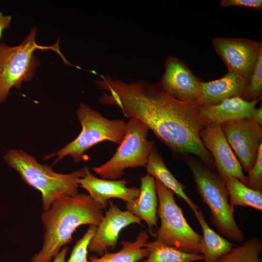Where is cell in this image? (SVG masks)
Segmentation results:
<instances>
[{
  "label": "cell",
  "instance_id": "1",
  "mask_svg": "<svg viewBox=\"0 0 262 262\" xmlns=\"http://www.w3.org/2000/svg\"><path fill=\"white\" fill-rule=\"evenodd\" d=\"M99 77L94 83L105 91L99 98L100 104L115 106L125 117L140 120L175 154L196 155L211 170L215 168L199 136L206 122L200 115L198 105L171 97L157 83L145 80L126 82L108 75Z\"/></svg>",
  "mask_w": 262,
  "mask_h": 262
},
{
  "label": "cell",
  "instance_id": "2",
  "mask_svg": "<svg viewBox=\"0 0 262 262\" xmlns=\"http://www.w3.org/2000/svg\"><path fill=\"white\" fill-rule=\"evenodd\" d=\"M103 209L89 194L62 196L41 215L44 232L41 249L31 262H51L62 248L73 240V234L84 225L98 226L102 220Z\"/></svg>",
  "mask_w": 262,
  "mask_h": 262
},
{
  "label": "cell",
  "instance_id": "3",
  "mask_svg": "<svg viewBox=\"0 0 262 262\" xmlns=\"http://www.w3.org/2000/svg\"><path fill=\"white\" fill-rule=\"evenodd\" d=\"M3 160L19 174L27 184L40 192L44 211L62 196L77 195L79 180L85 175L88 169L85 166L68 174L57 173L50 166L39 164L27 152L15 149L7 151Z\"/></svg>",
  "mask_w": 262,
  "mask_h": 262
},
{
  "label": "cell",
  "instance_id": "4",
  "mask_svg": "<svg viewBox=\"0 0 262 262\" xmlns=\"http://www.w3.org/2000/svg\"><path fill=\"white\" fill-rule=\"evenodd\" d=\"M185 161L193 176L196 191L210 209L211 222L224 237L231 241L242 242L245 235L234 216L227 188L218 175L202 162L186 157Z\"/></svg>",
  "mask_w": 262,
  "mask_h": 262
},
{
  "label": "cell",
  "instance_id": "5",
  "mask_svg": "<svg viewBox=\"0 0 262 262\" xmlns=\"http://www.w3.org/2000/svg\"><path fill=\"white\" fill-rule=\"evenodd\" d=\"M37 34V28L34 27L17 46L0 43V104L6 101L13 87L19 89L23 82L33 78L40 65L39 59L34 55L36 50H52L67 62L59 50L58 43L50 46L39 45L35 41Z\"/></svg>",
  "mask_w": 262,
  "mask_h": 262
},
{
  "label": "cell",
  "instance_id": "6",
  "mask_svg": "<svg viewBox=\"0 0 262 262\" xmlns=\"http://www.w3.org/2000/svg\"><path fill=\"white\" fill-rule=\"evenodd\" d=\"M76 114L82 126L78 136L57 152L46 156L44 160L56 157L52 165L66 156H70L75 163L85 160L86 151L104 141L120 144L126 132V122L118 119H109L100 113L81 103Z\"/></svg>",
  "mask_w": 262,
  "mask_h": 262
},
{
  "label": "cell",
  "instance_id": "7",
  "mask_svg": "<svg viewBox=\"0 0 262 262\" xmlns=\"http://www.w3.org/2000/svg\"><path fill=\"white\" fill-rule=\"evenodd\" d=\"M155 182L158 199L157 214L161 220L157 239L183 252L201 254L199 244L202 235L188 223L175 201L173 192L157 179H155Z\"/></svg>",
  "mask_w": 262,
  "mask_h": 262
},
{
  "label": "cell",
  "instance_id": "8",
  "mask_svg": "<svg viewBox=\"0 0 262 262\" xmlns=\"http://www.w3.org/2000/svg\"><path fill=\"white\" fill-rule=\"evenodd\" d=\"M149 129L140 120L129 119L124 137L114 155L92 170L102 179L117 180L126 169L145 166L154 143L148 140Z\"/></svg>",
  "mask_w": 262,
  "mask_h": 262
},
{
  "label": "cell",
  "instance_id": "9",
  "mask_svg": "<svg viewBox=\"0 0 262 262\" xmlns=\"http://www.w3.org/2000/svg\"><path fill=\"white\" fill-rule=\"evenodd\" d=\"M212 43L229 72L237 74L248 81L262 54V41L242 38L216 37Z\"/></svg>",
  "mask_w": 262,
  "mask_h": 262
},
{
  "label": "cell",
  "instance_id": "10",
  "mask_svg": "<svg viewBox=\"0 0 262 262\" xmlns=\"http://www.w3.org/2000/svg\"><path fill=\"white\" fill-rule=\"evenodd\" d=\"M221 126L243 169L248 173L262 143V126L252 119L244 118L222 123Z\"/></svg>",
  "mask_w": 262,
  "mask_h": 262
},
{
  "label": "cell",
  "instance_id": "11",
  "mask_svg": "<svg viewBox=\"0 0 262 262\" xmlns=\"http://www.w3.org/2000/svg\"><path fill=\"white\" fill-rule=\"evenodd\" d=\"M199 136L213 159L219 177H234L246 185V176L224 135L221 124L206 122L199 131Z\"/></svg>",
  "mask_w": 262,
  "mask_h": 262
},
{
  "label": "cell",
  "instance_id": "12",
  "mask_svg": "<svg viewBox=\"0 0 262 262\" xmlns=\"http://www.w3.org/2000/svg\"><path fill=\"white\" fill-rule=\"evenodd\" d=\"M202 82L181 60L169 56L158 85L166 94L181 101L196 104L200 96Z\"/></svg>",
  "mask_w": 262,
  "mask_h": 262
},
{
  "label": "cell",
  "instance_id": "13",
  "mask_svg": "<svg viewBox=\"0 0 262 262\" xmlns=\"http://www.w3.org/2000/svg\"><path fill=\"white\" fill-rule=\"evenodd\" d=\"M109 208L97 226L90 240L88 250L102 256L117 244L121 230L132 224H140L142 219L128 211L121 210L116 204L109 201Z\"/></svg>",
  "mask_w": 262,
  "mask_h": 262
},
{
  "label": "cell",
  "instance_id": "14",
  "mask_svg": "<svg viewBox=\"0 0 262 262\" xmlns=\"http://www.w3.org/2000/svg\"><path fill=\"white\" fill-rule=\"evenodd\" d=\"M126 180H112L98 178L87 170L85 175L79 181V186L85 189L92 199L102 209L112 198H119L126 202H131L140 195V188L128 187Z\"/></svg>",
  "mask_w": 262,
  "mask_h": 262
},
{
  "label": "cell",
  "instance_id": "15",
  "mask_svg": "<svg viewBox=\"0 0 262 262\" xmlns=\"http://www.w3.org/2000/svg\"><path fill=\"white\" fill-rule=\"evenodd\" d=\"M247 82L242 76L229 72L220 79L202 82L201 94L197 105H215L231 98H243Z\"/></svg>",
  "mask_w": 262,
  "mask_h": 262
},
{
  "label": "cell",
  "instance_id": "16",
  "mask_svg": "<svg viewBox=\"0 0 262 262\" xmlns=\"http://www.w3.org/2000/svg\"><path fill=\"white\" fill-rule=\"evenodd\" d=\"M259 101H247L241 97H233L217 104L199 106V114L205 121L220 124L244 118L252 119Z\"/></svg>",
  "mask_w": 262,
  "mask_h": 262
},
{
  "label": "cell",
  "instance_id": "17",
  "mask_svg": "<svg viewBox=\"0 0 262 262\" xmlns=\"http://www.w3.org/2000/svg\"><path fill=\"white\" fill-rule=\"evenodd\" d=\"M140 190L139 196L134 200L127 202L126 209L144 220L152 232L157 226L158 199L155 179L148 174L142 177Z\"/></svg>",
  "mask_w": 262,
  "mask_h": 262
},
{
  "label": "cell",
  "instance_id": "18",
  "mask_svg": "<svg viewBox=\"0 0 262 262\" xmlns=\"http://www.w3.org/2000/svg\"><path fill=\"white\" fill-rule=\"evenodd\" d=\"M145 167L147 174L159 180L174 194L183 199L193 212L200 209L185 193L186 186L178 180L167 167L155 146L150 153Z\"/></svg>",
  "mask_w": 262,
  "mask_h": 262
},
{
  "label": "cell",
  "instance_id": "19",
  "mask_svg": "<svg viewBox=\"0 0 262 262\" xmlns=\"http://www.w3.org/2000/svg\"><path fill=\"white\" fill-rule=\"evenodd\" d=\"M203 235L199 244L201 254L204 257L203 262H216L232 248L233 244L213 230L206 222L203 211L194 212Z\"/></svg>",
  "mask_w": 262,
  "mask_h": 262
},
{
  "label": "cell",
  "instance_id": "20",
  "mask_svg": "<svg viewBox=\"0 0 262 262\" xmlns=\"http://www.w3.org/2000/svg\"><path fill=\"white\" fill-rule=\"evenodd\" d=\"M149 234L145 230L140 231L133 242L121 241V249L115 253L105 252L98 258L92 256L87 262H140L147 258L149 249L145 247L148 242Z\"/></svg>",
  "mask_w": 262,
  "mask_h": 262
},
{
  "label": "cell",
  "instance_id": "21",
  "mask_svg": "<svg viewBox=\"0 0 262 262\" xmlns=\"http://www.w3.org/2000/svg\"><path fill=\"white\" fill-rule=\"evenodd\" d=\"M220 179L227 188L229 202L233 208L248 206L255 210H262V192L249 188L234 177L226 176Z\"/></svg>",
  "mask_w": 262,
  "mask_h": 262
},
{
  "label": "cell",
  "instance_id": "22",
  "mask_svg": "<svg viewBox=\"0 0 262 262\" xmlns=\"http://www.w3.org/2000/svg\"><path fill=\"white\" fill-rule=\"evenodd\" d=\"M145 247L149 249V254L140 262H193L204 259L202 254L183 252L158 239L147 242Z\"/></svg>",
  "mask_w": 262,
  "mask_h": 262
},
{
  "label": "cell",
  "instance_id": "23",
  "mask_svg": "<svg viewBox=\"0 0 262 262\" xmlns=\"http://www.w3.org/2000/svg\"><path fill=\"white\" fill-rule=\"evenodd\" d=\"M262 251V241L252 237L243 245L221 257L216 262H262L259 255Z\"/></svg>",
  "mask_w": 262,
  "mask_h": 262
},
{
  "label": "cell",
  "instance_id": "24",
  "mask_svg": "<svg viewBox=\"0 0 262 262\" xmlns=\"http://www.w3.org/2000/svg\"><path fill=\"white\" fill-rule=\"evenodd\" d=\"M262 93V54L250 77L243 99L247 101L259 99Z\"/></svg>",
  "mask_w": 262,
  "mask_h": 262
},
{
  "label": "cell",
  "instance_id": "25",
  "mask_svg": "<svg viewBox=\"0 0 262 262\" xmlns=\"http://www.w3.org/2000/svg\"><path fill=\"white\" fill-rule=\"evenodd\" d=\"M97 226L89 225L84 235L74 246L69 259L66 262H87L88 247Z\"/></svg>",
  "mask_w": 262,
  "mask_h": 262
},
{
  "label": "cell",
  "instance_id": "26",
  "mask_svg": "<svg viewBox=\"0 0 262 262\" xmlns=\"http://www.w3.org/2000/svg\"><path fill=\"white\" fill-rule=\"evenodd\" d=\"M246 186L262 192V143L261 144L256 161L248 172Z\"/></svg>",
  "mask_w": 262,
  "mask_h": 262
},
{
  "label": "cell",
  "instance_id": "27",
  "mask_svg": "<svg viewBox=\"0 0 262 262\" xmlns=\"http://www.w3.org/2000/svg\"><path fill=\"white\" fill-rule=\"evenodd\" d=\"M220 4L223 7L243 6L262 10V0H222Z\"/></svg>",
  "mask_w": 262,
  "mask_h": 262
},
{
  "label": "cell",
  "instance_id": "28",
  "mask_svg": "<svg viewBox=\"0 0 262 262\" xmlns=\"http://www.w3.org/2000/svg\"><path fill=\"white\" fill-rule=\"evenodd\" d=\"M11 20L12 17L10 16L4 15L0 11V38L3 31L9 28Z\"/></svg>",
  "mask_w": 262,
  "mask_h": 262
},
{
  "label": "cell",
  "instance_id": "29",
  "mask_svg": "<svg viewBox=\"0 0 262 262\" xmlns=\"http://www.w3.org/2000/svg\"><path fill=\"white\" fill-rule=\"evenodd\" d=\"M68 250L67 246H64L54 257L51 262H66V258Z\"/></svg>",
  "mask_w": 262,
  "mask_h": 262
},
{
  "label": "cell",
  "instance_id": "30",
  "mask_svg": "<svg viewBox=\"0 0 262 262\" xmlns=\"http://www.w3.org/2000/svg\"><path fill=\"white\" fill-rule=\"evenodd\" d=\"M252 119L262 126V107L255 109Z\"/></svg>",
  "mask_w": 262,
  "mask_h": 262
}]
</instances>
